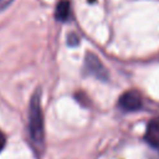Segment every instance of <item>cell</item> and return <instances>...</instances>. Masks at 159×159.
I'll return each mask as SVG.
<instances>
[{
    "label": "cell",
    "mask_w": 159,
    "mask_h": 159,
    "mask_svg": "<svg viewBox=\"0 0 159 159\" xmlns=\"http://www.w3.org/2000/svg\"><path fill=\"white\" fill-rule=\"evenodd\" d=\"M29 133L32 144L41 152L43 148L45 140V129H43V116L40 101V91H36L32 94L29 107Z\"/></svg>",
    "instance_id": "cell-1"
},
{
    "label": "cell",
    "mask_w": 159,
    "mask_h": 159,
    "mask_svg": "<svg viewBox=\"0 0 159 159\" xmlns=\"http://www.w3.org/2000/svg\"><path fill=\"white\" fill-rule=\"evenodd\" d=\"M119 107L123 109V111H127V112H133V111H138L139 108H142L143 106V99H142V96L138 91H127L124 92L120 98H119V102H118Z\"/></svg>",
    "instance_id": "cell-2"
},
{
    "label": "cell",
    "mask_w": 159,
    "mask_h": 159,
    "mask_svg": "<svg viewBox=\"0 0 159 159\" xmlns=\"http://www.w3.org/2000/svg\"><path fill=\"white\" fill-rule=\"evenodd\" d=\"M84 66H86L87 71H88L91 75L96 76V77L99 78V80H107L108 72H107V70L103 67L102 62L99 61V58H98L96 55L88 53V55L86 56V60H84Z\"/></svg>",
    "instance_id": "cell-3"
},
{
    "label": "cell",
    "mask_w": 159,
    "mask_h": 159,
    "mask_svg": "<svg viewBox=\"0 0 159 159\" xmlns=\"http://www.w3.org/2000/svg\"><path fill=\"white\" fill-rule=\"evenodd\" d=\"M145 140L152 147L159 149V117L149 120L145 129Z\"/></svg>",
    "instance_id": "cell-4"
},
{
    "label": "cell",
    "mask_w": 159,
    "mask_h": 159,
    "mask_svg": "<svg viewBox=\"0 0 159 159\" xmlns=\"http://www.w3.org/2000/svg\"><path fill=\"white\" fill-rule=\"evenodd\" d=\"M55 16L60 21H66L68 19V16H70V2L66 1V0L60 1L58 5L56 6Z\"/></svg>",
    "instance_id": "cell-5"
},
{
    "label": "cell",
    "mask_w": 159,
    "mask_h": 159,
    "mask_svg": "<svg viewBox=\"0 0 159 159\" xmlns=\"http://www.w3.org/2000/svg\"><path fill=\"white\" fill-rule=\"evenodd\" d=\"M67 42H68L70 46H77V43H78V39H77L76 34H71V35L68 36Z\"/></svg>",
    "instance_id": "cell-6"
},
{
    "label": "cell",
    "mask_w": 159,
    "mask_h": 159,
    "mask_svg": "<svg viewBox=\"0 0 159 159\" xmlns=\"http://www.w3.org/2000/svg\"><path fill=\"white\" fill-rule=\"evenodd\" d=\"M12 1H14V0H0V12L4 11L6 7H9Z\"/></svg>",
    "instance_id": "cell-7"
},
{
    "label": "cell",
    "mask_w": 159,
    "mask_h": 159,
    "mask_svg": "<svg viewBox=\"0 0 159 159\" xmlns=\"http://www.w3.org/2000/svg\"><path fill=\"white\" fill-rule=\"evenodd\" d=\"M4 147H5V135L0 132V152L2 150Z\"/></svg>",
    "instance_id": "cell-8"
}]
</instances>
